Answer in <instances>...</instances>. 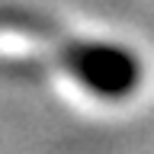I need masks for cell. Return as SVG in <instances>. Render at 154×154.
Segmentation results:
<instances>
[{"mask_svg": "<svg viewBox=\"0 0 154 154\" xmlns=\"http://www.w3.org/2000/svg\"><path fill=\"white\" fill-rule=\"evenodd\" d=\"M67 67L71 74L93 90L96 96L106 100H122L135 93V87L141 84V61L109 42H80L67 48Z\"/></svg>", "mask_w": 154, "mask_h": 154, "instance_id": "1", "label": "cell"}]
</instances>
